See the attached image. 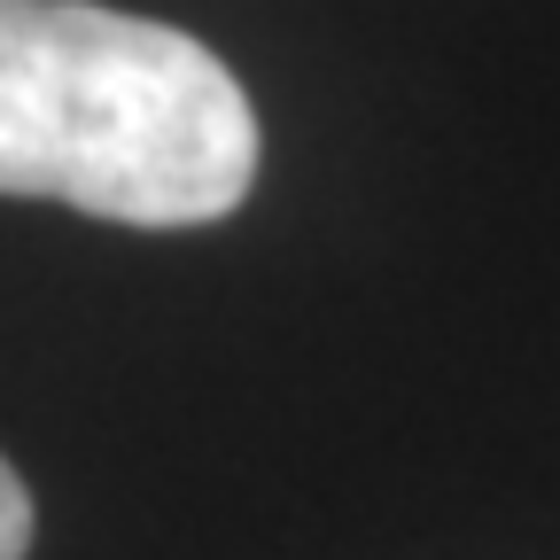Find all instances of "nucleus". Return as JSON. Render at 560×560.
Segmentation results:
<instances>
[{
    "instance_id": "f257e3e1",
    "label": "nucleus",
    "mask_w": 560,
    "mask_h": 560,
    "mask_svg": "<svg viewBox=\"0 0 560 560\" xmlns=\"http://www.w3.org/2000/svg\"><path fill=\"white\" fill-rule=\"evenodd\" d=\"M249 179V94L202 39L94 0H0V195L210 226Z\"/></svg>"
},
{
    "instance_id": "f03ea898",
    "label": "nucleus",
    "mask_w": 560,
    "mask_h": 560,
    "mask_svg": "<svg viewBox=\"0 0 560 560\" xmlns=\"http://www.w3.org/2000/svg\"><path fill=\"white\" fill-rule=\"evenodd\" d=\"M24 552H32V490L0 459V560H24Z\"/></svg>"
}]
</instances>
